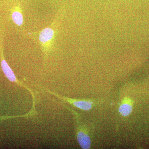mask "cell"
<instances>
[{
  "instance_id": "1",
  "label": "cell",
  "mask_w": 149,
  "mask_h": 149,
  "mask_svg": "<svg viewBox=\"0 0 149 149\" xmlns=\"http://www.w3.org/2000/svg\"><path fill=\"white\" fill-rule=\"evenodd\" d=\"M57 19L48 27L42 29L39 33L38 42L44 54V60H47L49 54L52 50L56 34Z\"/></svg>"
},
{
  "instance_id": "2",
  "label": "cell",
  "mask_w": 149,
  "mask_h": 149,
  "mask_svg": "<svg viewBox=\"0 0 149 149\" xmlns=\"http://www.w3.org/2000/svg\"><path fill=\"white\" fill-rule=\"evenodd\" d=\"M77 142L80 147L83 149H88L91 148V141L90 136L88 135L86 128L81 125L80 122L77 120Z\"/></svg>"
},
{
  "instance_id": "3",
  "label": "cell",
  "mask_w": 149,
  "mask_h": 149,
  "mask_svg": "<svg viewBox=\"0 0 149 149\" xmlns=\"http://www.w3.org/2000/svg\"><path fill=\"white\" fill-rule=\"evenodd\" d=\"M49 93L53 94L54 95L56 96L58 98L61 99L73 105L74 107H76L77 108L84 111H89L92 109L93 108V102L88 100H74L68 98L66 97H62L58 95L57 94H55L54 93L49 91Z\"/></svg>"
},
{
  "instance_id": "4",
  "label": "cell",
  "mask_w": 149,
  "mask_h": 149,
  "mask_svg": "<svg viewBox=\"0 0 149 149\" xmlns=\"http://www.w3.org/2000/svg\"><path fill=\"white\" fill-rule=\"evenodd\" d=\"M0 52H1V67L3 72L4 74L5 75L6 77L10 82H15V83H17L19 85L24 87L28 91H30V90L27 89L25 86L22 85V84L17 80L16 76H15V74L14 73L12 70L11 69L10 67L9 66L7 62L5 60L4 58L3 54V45L1 43H0Z\"/></svg>"
},
{
  "instance_id": "5",
  "label": "cell",
  "mask_w": 149,
  "mask_h": 149,
  "mask_svg": "<svg viewBox=\"0 0 149 149\" xmlns=\"http://www.w3.org/2000/svg\"><path fill=\"white\" fill-rule=\"evenodd\" d=\"M133 101L128 97L123 100L118 109V111L122 116L127 117L130 115L133 109Z\"/></svg>"
},
{
  "instance_id": "6",
  "label": "cell",
  "mask_w": 149,
  "mask_h": 149,
  "mask_svg": "<svg viewBox=\"0 0 149 149\" xmlns=\"http://www.w3.org/2000/svg\"><path fill=\"white\" fill-rule=\"evenodd\" d=\"M11 17L12 21L18 27H21L24 24V17L20 5L14 8L11 11Z\"/></svg>"
}]
</instances>
